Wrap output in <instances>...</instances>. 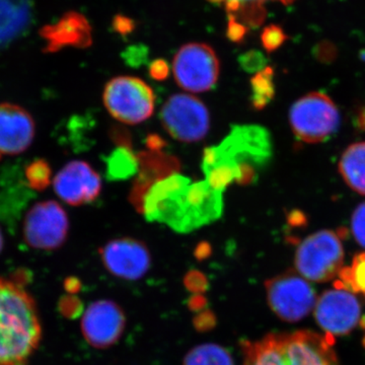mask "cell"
<instances>
[{"mask_svg": "<svg viewBox=\"0 0 365 365\" xmlns=\"http://www.w3.org/2000/svg\"><path fill=\"white\" fill-rule=\"evenodd\" d=\"M289 123L300 141L324 143L339 129L340 112L325 93H309L290 108Z\"/></svg>", "mask_w": 365, "mask_h": 365, "instance_id": "obj_5", "label": "cell"}, {"mask_svg": "<svg viewBox=\"0 0 365 365\" xmlns=\"http://www.w3.org/2000/svg\"><path fill=\"white\" fill-rule=\"evenodd\" d=\"M145 143L148 150L153 151V153H162L163 148L167 145L165 141L158 134H150V135L146 137Z\"/></svg>", "mask_w": 365, "mask_h": 365, "instance_id": "obj_36", "label": "cell"}, {"mask_svg": "<svg viewBox=\"0 0 365 365\" xmlns=\"http://www.w3.org/2000/svg\"><path fill=\"white\" fill-rule=\"evenodd\" d=\"M111 137L115 143H117L118 148H131V139L129 134L125 129L114 128L112 130Z\"/></svg>", "mask_w": 365, "mask_h": 365, "instance_id": "obj_35", "label": "cell"}, {"mask_svg": "<svg viewBox=\"0 0 365 365\" xmlns=\"http://www.w3.org/2000/svg\"><path fill=\"white\" fill-rule=\"evenodd\" d=\"M269 0H225L227 16H234L247 26L257 28L265 20L264 4ZM282 4H290L295 0H273Z\"/></svg>", "mask_w": 365, "mask_h": 365, "instance_id": "obj_21", "label": "cell"}, {"mask_svg": "<svg viewBox=\"0 0 365 365\" xmlns=\"http://www.w3.org/2000/svg\"><path fill=\"white\" fill-rule=\"evenodd\" d=\"M339 287L337 289H349L350 292L365 294V253L357 254L350 267L341 269Z\"/></svg>", "mask_w": 365, "mask_h": 365, "instance_id": "obj_25", "label": "cell"}, {"mask_svg": "<svg viewBox=\"0 0 365 365\" xmlns=\"http://www.w3.org/2000/svg\"><path fill=\"white\" fill-rule=\"evenodd\" d=\"M136 28V23L130 16L125 14H116L112 20V29L115 33L119 34L122 37L130 35Z\"/></svg>", "mask_w": 365, "mask_h": 365, "instance_id": "obj_33", "label": "cell"}, {"mask_svg": "<svg viewBox=\"0 0 365 365\" xmlns=\"http://www.w3.org/2000/svg\"><path fill=\"white\" fill-rule=\"evenodd\" d=\"M287 40V35L281 26L269 25L264 28L261 34V43L264 49L268 53H272L279 49Z\"/></svg>", "mask_w": 365, "mask_h": 365, "instance_id": "obj_27", "label": "cell"}, {"mask_svg": "<svg viewBox=\"0 0 365 365\" xmlns=\"http://www.w3.org/2000/svg\"><path fill=\"white\" fill-rule=\"evenodd\" d=\"M55 193L71 206L93 202L100 196L102 180L88 163L73 160L64 165L53 181Z\"/></svg>", "mask_w": 365, "mask_h": 365, "instance_id": "obj_15", "label": "cell"}, {"mask_svg": "<svg viewBox=\"0 0 365 365\" xmlns=\"http://www.w3.org/2000/svg\"><path fill=\"white\" fill-rule=\"evenodd\" d=\"M44 36L49 51H57L66 46L88 47L91 41L90 26L81 16L64 19L58 26L48 30Z\"/></svg>", "mask_w": 365, "mask_h": 365, "instance_id": "obj_19", "label": "cell"}, {"mask_svg": "<svg viewBox=\"0 0 365 365\" xmlns=\"http://www.w3.org/2000/svg\"><path fill=\"white\" fill-rule=\"evenodd\" d=\"M222 210V193L206 181L191 184L178 173L153 185L143 205L148 222L165 223L180 234L210 225L220 218Z\"/></svg>", "mask_w": 365, "mask_h": 365, "instance_id": "obj_1", "label": "cell"}, {"mask_svg": "<svg viewBox=\"0 0 365 365\" xmlns=\"http://www.w3.org/2000/svg\"><path fill=\"white\" fill-rule=\"evenodd\" d=\"M251 102L254 109L260 111L267 107L275 97L272 67L267 66L263 71L255 74L251 79Z\"/></svg>", "mask_w": 365, "mask_h": 365, "instance_id": "obj_24", "label": "cell"}, {"mask_svg": "<svg viewBox=\"0 0 365 365\" xmlns=\"http://www.w3.org/2000/svg\"><path fill=\"white\" fill-rule=\"evenodd\" d=\"M210 253V247L206 242L199 245L198 248L196 250L197 256H200V258H205L207 255Z\"/></svg>", "mask_w": 365, "mask_h": 365, "instance_id": "obj_39", "label": "cell"}, {"mask_svg": "<svg viewBox=\"0 0 365 365\" xmlns=\"http://www.w3.org/2000/svg\"><path fill=\"white\" fill-rule=\"evenodd\" d=\"M220 60L215 50L204 43H188L175 55L173 72L178 86L191 93H203L216 85Z\"/></svg>", "mask_w": 365, "mask_h": 365, "instance_id": "obj_8", "label": "cell"}, {"mask_svg": "<svg viewBox=\"0 0 365 365\" xmlns=\"http://www.w3.org/2000/svg\"><path fill=\"white\" fill-rule=\"evenodd\" d=\"M25 177L31 188L36 191H44L51 182L52 169L47 160L38 158L26 165Z\"/></svg>", "mask_w": 365, "mask_h": 365, "instance_id": "obj_26", "label": "cell"}, {"mask_svg": "<svg viewBox=\"0 0 365 365\" xmlns=\"http://www.w3.org/2000/svg\"><path fill=\"white\" fill-rule=\"evenodd\" d=\"M287 222L292 227H302L307 225V218L302 211L292 210L287 216Z\"/></svg>", "mask_w": 365, "mask_h": 365, "instance_id": "obj_37", "label": "cell"}, {"mask_svg": "<svg viewBox=\"0 0 365 365\" xmlns=\"http://www.w3.org/2000/svg\"><path fill=\"white\" fill-rule=\"evenodd\" d=\"M240 66L247 73H258L268 66V59L261 51L256 49L242 53L237 59Z\"/></svg>", "mask_w": 365, "mask_h": 365, "instance_id": "obj_28", "label": "cell"}, {"mask_svg": "<svg viewBox=\"0 0 365 365\" xmlns=\"http://www.w3.org/2000/svg\"><path fill=\"white\" fill-rule=\"evenodd\" d=\"M359 323L360 326H361L362 328L365 329V316L364 317V318L360 319Z\"/></svg>", "mask_w": 365, "mask_h": 365, "instance_id": "obj_42", "label": "cell"}, {"mask_svg": "<svg viewBox=\"0 0 365 365\" xmlns=\"http://www.w3.org/2000/svg\"><path fill=\"white\" fill-rule=\"evenodd\" d=\"M150 78L157 81H163L169 78L170 67L167 60L158 58L153 60L148 66Z\"/></svg>", "mask_w": 365, "mask_h": 365, "instance_id": "obj_34", "label": "cell"}, {"mask_svg": "<svg viewBox=\"0 0 365 365\" xmlns=\"http://www.w3.org/2000/svg\"><path fill=\"white\" fill-rule=\"evenodd\" d=\"M242 365H339L333 336L312 331L269 334L261 340L244 342Z\"/></svg>", "mask_w": 365, "mask_h": 365, "instance_id": "obj_3", "label": "cell"}, {"mask_svg": "<svg viewBox=\"0 0 365 365\" xmlns=\"http://www.w3.org/2000/svg\"><path fill=\"white\" fill-rule=\"evenodd\" d=\"M138 170V157L131 148H117L106 158V176L110 181L130 179Z\"/></svg>", "mask_w": 365, "mask_h": 365, "instance_id": "obj_22", "label": "cell"}, {"mask_svg": "<svg viewBox=\"0 0 365 365\" xmlns=\"http://www.w3.org/2000/svg\"><path fill=\"white\" fill-rule=\"evenodd\" d=\"M338 168L347 186L360 195H365V141L348 146Z\"/></svg>", "mask_w": 365, "mask_h": 365, "instance_id": "obj_20", "label": "cell"}, {"mask_svg": "<svg viewBox=\"0 0 365 365\" xmlns=\"http://www.w3.org/2000/svg\"><path fill=\"white\" fill-rule=\"evenodd\" d=\"M24 239L31 248L54 251L63 246L69 232L68 216L56 201L36 203L24 220Z\"/></svg>", "mask_w": 365, "mask_h": 365, "instance_id": "obj_10", "label": "cell"}, {"mask_svg": "<svg viewBox=\"0 0 365 365\" xmlns=\"http://www.w3.org/2000/svg\"><path fill=\"white\" fill-rule=\"evenodd\" d=\"M163 128L182 143H197L207 135L210 116L206 106L191 95L172 96L160 111Z\"/></svg>", "mask_w": 365, "mask_h": 365, "instance_id": "obj_9", "label": "cell"}, {"mask_svg": "<svg viewBox=\"0 0 365 365\" xmlns=\"http://www.w3.org/2000/svg\"><path fill=\"white\" fill-rule=\"evenodd\" d=\"M344 260L341 237L330 230H319L304 240L295 253V268L306 279L325 282L335 277Z\"/></svg>", "mask_w": 365, "mask_h": 365, "instance_id": "obj_6", "label": "cell"}, {"mask_svg": "<svg viewBox=\"0 0 365 365\" xmlns=\"http://www.w3.org/2000/svg\"><path fill=\"white\" fill-rule=\"evenodd\" d=\"M248 26L234 16H227V38L230 42L239 44L246 38Z\"/></svg>", "mask_w": 365, "mask_h": 365, "instance_id": "obj_31", "label": "cell"}, {"mask_svg": "<svg viewBox=\"0 0 365 365\" xmlns=\"http://www.w3.org/2000/svg\"><path fill=\"white\" fill-rule=\"evenodd\" d=\"M100 255L105 268L121 279H141L150 269V250L143 242L131 237L108 242L100 250Z\"/></svg>", "mask_w": 365, "mask_h": 365, "instance_id": "obj_13", "label": "cell"}, {"mask_svg": "<svg viewBox=\"0 0 365 365\" xmlns=\"http://www.w3.org/2000/svg\"><path fill=\"white\" fill-rule=\"evenodd\" d=\"M37 307L16 283L0 278V365H26L39 347Z\"/></svg>", "mask_w": 365, "mask_h": 365, "instance_id": "obj_2", "label": "cell"}, {"mask_svg": "<svg viewBox=\"0 0 365 365\" xmlns=\"http://www.w3.org/2000/svg\"><path fill=\"white\" fill-rule=\"evenodd\" d=\"M361 307L359 299L344 289L329 290L316 304L314 317L319 327L329 335H346L360 321Z\"/></svg>", "mask_w": 365, "mask_h": 365, "instance_id": "obj_14", "label": "cell"}, {"mask_svg": "<svg viewBox=\"0 0 365 365\" xmlns=\"http://www.w3.org/2000/svg\"><path fill=\"white\" fill-rule=\"evenodd\" d=\"M272 155L267 129L258 125L235 126L222 143L204 150L202 165L225 163L235 170L237 184L250 186L258 181Z\"/></svg>", "mask_w": 365, "mask_h": 365, "instance_id": "obj_4", "label": "cell"}, {"mask_svg": "<svg viewBox=\"0 0 365 365\" xmlns=\"http://www.w3.org/2000/svg\"><path fill=\"white\" fill-rule=\"evenodd\" d=\"M314 56L321 63L330 64L337 58V48L333 43L323 41L314 47Z\"/></svg>", "mask_w": 365, "mask_h": 365, "instance_id": "obj_32", "label": "cell"}, {"mask_svg": "<svg viewBox=\"0 0 365 365\" xmlns=\"http://www.w3.org/2000/svg\"><path fill=\"white\" fill-rule=\"evenodd\" d=\"M207 1L215 6H222V4H225V0H207Z\"/></svg>", "mask_w": 365, "mask_h": 365, "instance_id": "obj_41", "label": "cell"}, {"mask_svg": "<svg viewBox=\"0 0 365 365\" xmlns=\"http://www.w3.org/2000/svg\"><path fill=\"white\" fill-rule=\"evenodd\" d=\"M139 160L138 178L134 182L130 200L139 212H143L144 197L153 185L165 178L177 174L179 162L172 155L163 153H141L137 155Z\"/></svg>", "mask_w": 365, "mask_h": 365, "instance_id": "obj_17", "label": "cell"}, {"mask_svg": "<svg viewBox=\"0 0 365 365\" xmlns=\"http://www.w3.org/2000/svg\"><path fill=\"white\" fill-rule=\"evenodd\" d=\"M182 365H235L232 354L222 346L205 343L192 348Z\"/></svg>", "mask_w": 365, "mask_h": 365, "instance_id": "obj_23", "label": "cell"}, {"mask_svg": "<svg viewBox=\"0 0 365 365\" xmlns=\"http://www.w3.org/2000/svg\"><path fill=\"white\" fill-rule=\"evenodd\" d=\"M4 234H2L1 228H0V254H1L2 250H4Z\"/></svg>", "mask_w": 365, "mask_h": 365, "instance_id": "obj_40", "label": "cell"}, {"mask_svg": "<svg viewBox=\"0 0 365 365\" xmlns=\"http://www.w3.org/2000/svg\"><path fill=\"white\" fill-rule=\"evenodd\" d=\"M121 56L127 66L132 67V68H139V67L148 63V57H150V49H148V46L144 44H134L128 46L122 52Z\"/></svg>", "mask_w": 365, "mask_h": 365, "instance_id": "obj_29", "label": "cell"}, {"mask_svg": "<svg viewBox=\"0 0 365 365\" xmlns=\"http://www.w3.org/2000/svg\"><path fill=\"white\" fill-rule=\"evenodd\" d=\"M265 287L269 307L283 321L297 322L306 318L317 304L313 287L294 273L271 278Z\"/></svg>", "mask_w": 365, "mask_h": 365, "instance_id": "obj_11", "label": "cell"}, {"mask_svg": "<svg viewBox=\"0 0 365 365\" xmlns=\"http://www.w3.org/2000/svg\"><path fill=\"white\" fill-rule=\"evenodd\" d=\"M104 104L118 121L139 124L153 115L155 97L143 79L133 76H118L106 86Z\"/></svg>", "mask_w": 365, "mask_h": 365, "instance_id": "obj_7", "label": "cell"}, {"mask_svg": "<svg viewBox=\"0 0 365 365\" xmlns=\"http://www.w3.org/2000/svg\"><path fill=\"white\" fill-rule=\"evenodd\" d=\"M35 135V121L25 108L13 103L0 104V160L25 153Z\"/></svg>", "mask_w": 365, "mask_h": 365, "instance_id": "obj_16", "label": "cell"}, {"mask_svg": "<svg viewBox=\"0 0 365 365\" xmlns=\"http://www.w3.org/2000/svg\"><path fill=\"white\" fill-rule=\"evenodd\" d=\"M33 16V0H0V49L20 39Z\"/></svg>", "mask_w": 365, "mask_h": 365, "instance_id": "obj_18", "label": "cell"}, {"mask_svg": "<svg viewBox=\"0 0 365 365\" xmlns=\"http://www.w3.org/2000/svg\"><path fill=\"white\" fill-rule=\"evenodd\" d=\"M351 232L355 241L365 249V202L357 206L353 212Z\"/></svg>", "mask_w": 365, "mask_h": 365, "instance_id": "obj_30", "label": "cell"}, {"mask_svg": "<svg viewBox=\"0 0 365 365\" xmlns=\"http://www.w3.org/2000/svg\"><path fill=\"white\" fill-rule=\"evenodd\" d=\"M355 122H356L357 128H359V130L365 132V108L359 110Z\"/></svg>", "mask_w": 365, "mask_h": 365, "instance_id": "obj_38", "label": "cell"}, {"mask_svg": "<svg viewBox=\"0 0 365 365\" xmlns=\"http://www.w3.org/2000/svg\"><path fill=\"white\" fill-rule=\"evenodd\" d=\"M81 333L96 349H106L121 339L126 327L123 309L110 299L91 302L81 319Z\"/></svg>", "mask_w": 365, "mask_h": 365, "instance_id": "obj_12", "label": "cell"}]
</instances>
